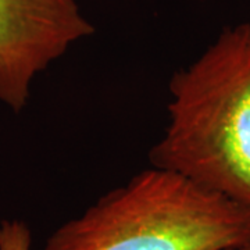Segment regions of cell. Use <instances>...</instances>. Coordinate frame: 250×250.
<instances>
[{
    "label": "cell",
    "mask_w": 250,
    "mask_h": 250,
    "mask_svg": "<svg viewBox=\"0 0 250 250\" xmlns=\"http://www.w3.org/2000/svg\"><path fill=\"white\" fill-rule=\"evenodd\" d=\"M168 93V123L150 150V166L250 208V24L224 28L174 72Z\"/></svg>",
    "instance_id": "1"
},
{
    "label": "cell",
    "mask_w": 250,
    "mask_h": 250,
    "mask_svg": "<svg viewBox=\"0 0 250 250\" xmlns=\"http://www.w3.org/2000/svg\"><path fill=\"white\" fill-rule=\"evenodd\" d=\"M250 242V208L150 166L60 225L45 250H225Z\"/></svg>",
    "instance_id": "2"
},
{
    "label": "cell",
    "mask_w": 250,
    "mask_h": 250,
    "mask_svg": "<svg viewBox=\"0 0 250 250\" xmlns=\"http://www.w3.org/2000/svg\"><path fill=\"white\" fill-rule=\"evenodd\" d=\"M93 34L75 0H0V102L20 113L36 75Z\"/></svg>",
    "instance_id": "3"
},
{
    "label": "cell",
    "mask_w": 250,
    "mask_h": 250,
    "mask_svg": "<svg viewBox=\"0 0 250 250\" xmlns=\"http://www.w3.org/2000/svg\"><path fill=\"white\" fill-rule=\"evenodd\" d=\"M32 235L24 221L4 220L0 223V250H31Z\"/></svg>",
    "instance_id": "4"
},
{
    "label": "cell",
    "mask_w": 250,
    "mask_h": 250,
    "mask_svg": "<svg viewBox=\"0 0 250 250\" xmlns=\"http://www.w3.org/2000/svg\"><path fill=\"white\" fill-rule=\"evenodd\" d=\"M225 250H250V242L243 243V245H239V246H233V248H229V249Z\"/></svg>",
    "instance_id": "5"
}]
</instances>
